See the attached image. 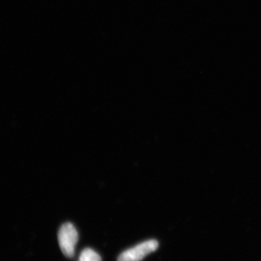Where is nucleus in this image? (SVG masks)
Wrapping results in <instances>:
<instances>
[{
    "mask_svg": "<svg viewBox=\"0 0 261 261\" xmlns=\"http://www.w3.org/2000/svg\"><path fill=\"white\" fill-rule=\"evenodd\" d=\"M58 243L65 256H74L75 246L78 243L79 234L76 228L71 223L63 224L58 231Z\"/></svg>",
    "mask_w": 261,
    "mask_h": 261,
    "instance_id": "nucleus-1",
    "label": "nucleus"
},
{
    "mask_svg": "<svg viewBox=\"0 0 261 261\" xmlns=\"http://www.w3.org/2000/svg\"><path fill=\"white\" fill-rule=\"evenodd\" d=\"M78 261H102L100 255L91 248L84 249L80 254Z\"/></svg>",
    "mask_w": 261,
    "mask_h": 261,
    "instance_id": "nucleus-3",
    "label": "nucleus"
},
{
    "mask_svg": "<svg viewBox=\"0 0 261 261\" xmlns=\"http://www.w3.org/2000/svg\"><path fill=\"white\" fill-rule=\"evenodd\" d=\"M158 247L157 240H147L122 252L118 257V261H141L151 252L155 251Z\"/></svg>",
    "mask_w": 261,
    "mask_h": 261,
    "instance_id": "nucleus-2",
    "label": "nucleus"
}]
</instances>
